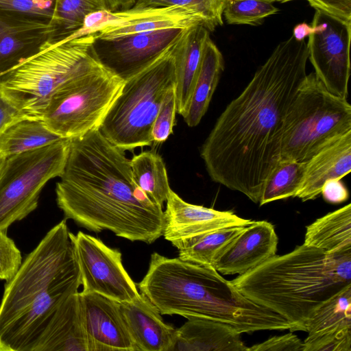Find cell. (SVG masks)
<instances>
[{
	"mask_svg": "<svg viewBox=\"0 0 351 351\" xmlns=\"http://www.w3.org/2000/svg\"><path fill=\"white\" fill-rule=\"evenodd\" d=\"M313 32L314 27L304 22L295 26L292 36L296 40L302 41Z\"/></svg>",
	"mask_w": 351,
	"mask_h": 351,
	"instance_id": "41",
	"label": "cell"
},
{
	"mask_svg": "<svg viewBox=\"0 0 351 351\" xmlns=\"http://www.w3.org/2000/svg\"><path fill=\"white\" fill-rule=\"evenodd\" d=\"M176 113V97L173 88L164 97L152 128V138L155 144L165 142L173 133Z\"/></svg>",
	"mask_w": 351,
	"mask_h": 351,
	"instance_id": "35",
	"label": "cell"
},
{
	"mask_svg": "<svg viewBox=\"0 0 351 351\" xmlns=\"http://www.w3.org/2000/svg\"><path fill=\"white\" fill-rule=\"evenodd\" d=\"M209 31L203 25L182 29L176 41L174 88L176 112L186 113Z\"/></svg>",
	"mask_w": 351,
	"mask_h": 351,
	"instance_id": "23",
	"label": "cell"
},
{
	"mask_svg": "<svg viewBox=\"0 0 351 351\" xmlns=\"http://www.w3.org/2000/svg\"><path fill=\"white\" fill-rule=\"evenodd\" d=\"M33 351H89L79 291L58 306Z\"/></svg>",
	"mask_w": 351,
	"mask_h": 351,
	"instance_id": "22",
	"label": "cell"
},
{
	"mask_svg": "<svg viewBox=\"0 0 351 351\" xmlns=\"http://www.w3.org/2000/svg\"><path fill=\"white\" fill-rule=\"evenodd\" d=\"M351 130V106L329 92L315 73L307 74L285 117L280 161L304 162Z\"/></svg>",
	"mask_w": 351,
	"mask_h": 351,
	"instance_id": "8",
	"label": "cell"
},
{
	"mask_svg": "<svg viewBox=\"0 0 351 351\" xmlns=\"http://www.w3.org/2000/svg\"><path fill=\"white\" fill-rule=\"evenodd\" d=\"M226 0H136L132 8L179 5L195 9L208 20L210 31L223 25V11Z\"/></svg>",
	"mask_w": 351,
	"mask_h": 351,
	"instance_id": "33",
	"label": "cell"
},
{
	"mask_svg": "<svg viewBox=\"0 0 351 351\" xmlns=\"http://www.w3.org/2000/svg\"><path fill=\"white\" fill-rule=\"evenodd\" d=\"M223 70V56L209 37L204 45L189 105L183 117L189 127L197 125L206 114Z\"/></svg>",
	"mask_w": 351,
	"mask_h": 351,
	"instance_id": "26",
	"label": "cell"
},
{
	"mask_svg": "<svg viewBox=\"0 0 351 351\" xmlns=\"http://www.w3.org/2000/svg\"><path fill=\"white\" fill-rule=\"evenodd\" d=\"M176 328L170 351H247L241 333L211 319L190 317Z\"/></svg>",
	"mask_w": 351,
	"mask_h": 351,
	"instance_id": "24",
	"label": "cell"
},
{
	"mask_svg": "<svg viewBox=\"0 0 351 351\" xmlns=\"http://www.w3.org/2000/svg\"><path fill=\"white\" fill-rule=\"evenodd\" d=\"M56 186L64 219L93 232L104 230L151 244L162 235V207L136 184L130 160L99 129L71 138L63 174Z\"/></svg>",
	"mask_w": 351,
	"mask_h": 351,
	"instance_id": "2",
	"label": "cell"
},
{
	"mask_svg": "<svg viewBox=\"0 0 351 351\" xmlns=\"http://www.w3.org/2000/svg\"><path fill=\"white\" fill-rule=\"evenodd\" d=\"M304 244L328 254H351V204L328 213L307 226Z\"/></svg>",
	"mask_w": 351,
	"mask_h": 351,
	"instance_id": "25",
	"label": "cell"
},
{
	"mask_svg": "<svg viewBox=\"0 0 351 351\" xmlns=\"http://www.w3.org/2000/svg\"><path fill=\"white\" fill-rule=\"evenodd\" d=\"M203 25L210 32L206 16L184 6L131 8L108 12V21L95 32L97 40L109 41L130 35L167 29H186Z\"/></svg>",
	"mask_w": 351,
	"mask_h": 351,
	"instance_id": "13",
	"label": "cell"
},
{
	"mask_svg": "<svg viewBox=\"0 0 351 351\" xmlns=\"http://www.w3.org/2000/svg\"><path fill=\"white\" fill-rule=\"evenodd\" d=\"M351 171V130L335 138L306 162L302 186L295 197L302 202L320 194L326 182L341 180Z\"/></svg>",
	"mask_w": 351,
	"mask_h": 351,
	"instance_id": "21",
	"label": "cell"
},
{
	"mask_svg": "<svg viewBox=\"0 0 351 351\" xmlns=\"http://www.w3.org/2000/svg\"><path fill=\"white\" fill-rule=\"evenodd\" d=\"M245 226L217 230L188 239L173 246L178 250V258L180 259L213 267L221 252Z\"/></svg>",
	"mask_w": 351,
	"mask_h": 351,
	"instance_id": "30",
	"label": "cell"
},
{
	"mask_svg": "<svg viewBox=\"0 0 351 351\" xmlns=\"http://www.w3.org/2000/svg\"><path fill=\"white\" fill-rule=\"evenodd\" d=\"M26 118L18 109L0 95V135L13 123Z\"/></svg>",
	"mask_w": 351,
	"mask_h": 351,
	"instance_id": "40",
	"label": "cell"
},
{
	"mask_svg": "<svg viewBox=\"0 0 351 351\" xmlns=\"http://www.w3.org/2000/svg\"><path fill=\"white\" fill-rule=\"evenodd\" d=\"M82 285L66 219L53 226L5 285L0 351H33L58 306Z\"/></svg>",
	"mask_w": 351,
	"mask_h": 351,
	"instance_id": "3",
	"label": "cell"
},
{
	"mask_svg": "<svg viewBox=\"0 0 351 351\" xmlns=\"http://www.w3.org/2000/svg\"><path fill=\"white\" fill-rule=\"evenodd\" d=\"M41 119L23 118L0 135V158L40 148L60 140Z\"/></svg>",
	"mask_w": 351,
	"mask_h": 351,
	"instance_id": "27",
	"label": "cell"
},
{
	"mask_svg": "<svg viewBox=\"0 0 351 351\" xmlns=\"http://www.w3.org/2000/svg\"><path fill=\"white\" fill-rule=\"evenodd\" d=\"M100 10H109L106 0H54L49 44L65 40L82 27L88 14Z\"/></svg>",
	"mask_w": 351,
	"mask_h": 351,
	"instance_id": "29",
	"label": "cell"
},
{
	"mask_svg": "<svg viewBox=\"0 0 351 351\" xmlns=\"http://www.w3.org/2000/svg\"><path fill=\"white\" fill-rule=\"evenodd\" d=\"M247 351H304V342L298 336L289 332L247 347Z\"/></svg>",
	"mask_w": 351,
	"mask_h": 351,
	"instance_id": "37",
	"label": "cell"
},
{
	"mask_svg": "<svg viewBox=\"0 0 351 351\" xmlns=\"http://www.w3.org/2000/svg\"><path fill=\"white\" fill-rule=\"evenodd\" d=\"M3 159H4V158H0V168H1V165H2V162H3Z\"/></svg>",
	"mask_w": 351,
	"mask_h": 351,
	"instance_id": "44",
	"label": "cell"
},
{
	"mask_svg": "<svg viewBox=\"0 0 351 351\" xmlns=\"http://www.w3.org/2000/svg\"><path fill=\"white\" fill-rule=\"evenodd\" d=\"M130 166L138 187L162 207L171 190L162 158L155 152H142L130 159Z\"/></svg>",
	"mask_w": 351,
	"mask_h": 351,
	"instance_id": "28",
	"label": "cell"
},
{
	"mask_svg": "<svg viewBox=\"0 0 351 351\" xmlns=\"http://www.w3.org/2000/svg\"><path fill=\"white\" fill-rule=\"evenodd\" d=\"M321 194L330 204H341L349 197V192L341 180H330L324 184Z\"/></svg>",
	"mask_w": 351,
	"mask_h": 351,
	"instance_id": "39",
	"label": "cell"
},
{
	"mask_svg": "<svg viewBox=\"0 0 351 351\" xmlns=\"http://www.w3.org/2000/svg\"><path fill=\"white\" fill-rule=\"evenodd\" d=\"M182 30L162 29L109 41L95 39L94 48L101 64L125 81L176 40Z\"/></svg>",
	"mask_w": 351,
	"mask_h": 351,
	"instance_id": "14",
	"label": "cell"
},
{
	"mask_svg": "<svg viewBox=\"0 0 351 351\" xmlns=\"http://www.w3.org/2000/svg\"><path fill=\"white\" fill-rule=\"evenodd\" d=\"M23 259L14 241L0 229V280L8 281L19 269Z\"/></svg>",
	"mask_w": 351,
	"mask_h": 351,
	"instance_id": "36",
	"label": "cell"
},
{
	"mask_svg": "<svg viewBox=\"0 0 351 351\" xmlns=\"http://www.w3.org/2000/svg\"><path fill=\"white\" fill-rule=\"evenodd\" d=\"M176 40L124 81L104 117L99 130L117 147L132 150L153 143L154 121L166 94L176 85Z\"/></svg>",
	"mask_w": 351,
	"mask_h": 351,
	"instance_id": "7",
	"label": "cell"
},
{
	"mask_svg": "<svg viewBox=\"0 0 351 351\" xmlns=\"http://www.w3.org/2000/svg\"><path fill=\"white\" fill-rule=\"evenodd\" d=\"M308 36V59L315 74L332 94L347 99L350 75L351 22L315 10Z\"/></svg>",
	"mask_w": 351,
	"mask_h": 351,
	"instance_id": "12",
	"label": "cell"
},
{
	"mask_svg": "<svg viewBox=\"0 0 351 351\" xmlns=\"http://www.w3.org/2000/svg\"><path fill=\"white\" fill-rule=\"evenodd\" d=\"M278 237L267 221H253L224 248L213 267L225 275L243 274L276 255Z\"/></svg>",
	"mask_w": 351,
	"mask_h": 351,
	"instance_id": "18",
	"label": "cell"
},
{
	"mask_svg": "<svg viewBox=\"0 0 351 351\" xmlns=\"http://www.w3.org/2000/svg\"><path fill=\"white\" fill-rule=\"evenodd\" d=\"M77 262L82 293H95L119 302H132L141 293L126 271L121 252L101 239L79 231L70 232Z\"/></svg>",
	"mask_w": 351,
	"mask_h": 351,
	"instance_id": "11",
	"label": "cell"
},
{
	"mask_svg": "<svg viewBox=\"0 0 351 351\" xmlns=\"http://www.w3.org/2000/svg\"><path fill=\"white\" fill-rule=\"evenodd\" d=\"M315 10L351 22V0H307Z\"/></svg>",
	"mask_w": 351,
	"mask_h": 351,
	"instance_id": "38",
	"label": "cell"
},
{
	"mask_svg": "<svg viewBox=\"0 0 351 351\" xmlns=\"http://www.w3.org/2000/svg\"><path fill=\"white\" fill-rule=\"evenodd\" d=\"M306 332L304 351H351V286L317 308Z\"/></svg>",
	"mask_w": 351,
	"mask_h": 351,
	"instance_id": "16",
	"label": "cell"
},
{
	"mask_svg": "<svg viewBox=\"0 0 351 351\" xmlns=\"http://www.w3.org/2000/svg\"><path fill=\"white\" fill-rule=\"evenodd\" d=\"M247 298L306 332L315 311L351 286V254L332 255L302 244L231 281Z\"/></svg>",
	"mask_w": 351,
	"mask_h": 351,
	"instance_id": "5",
	"label": "cell"
},
{
	"mask_svg": "<svg viewBox=\"0 0 351 351\" xmlns=\"http://www.w3.org/2000/svg\"><path fill=\"white\" fill-rule=\"evenodd\" d=\"M0 10L50 24L54 0H0Z\"/></svg>",
	"mask_w": 351,
	"mask_h": 351,
	"instance_id": "34",
	"label": "cell"
},
{
	"mask_svg": "<svg viewBox=\"0 0 351 351\" xmlns=\"http://www.w3.org/2000/svg\"><path fill=\"white\" fill-rule=\"evenodd\" d=\"M269 1H271L272 2L278 1V2H280V3H285V2H288L290 1H293V0H269Z\"/></svg>",
	"mask_w": 351,
	"mask_h": 351,
	"instance_id": "43",
	"label": "cell"
},
{
	"mask_svg": "<svg viewBox=\"0 0 351 351\" xmlns=\"http://www.w3.org/2000/svg\"><path fill=\"white\" fill-rule=\"evenodd\" d=\"M123 82L100 64L58 87L41 120L62 138L79 137L99 129Z\"/></svg>",
	"mask_w": 351,
	"mask_h": 351,
	"instance_id": "9",
	"label": "cell"
},
{
	"mask_svg": "<svg viewBox=\"0 0 351 351\" xmlns=\"http://www.w3.org/2000/svg\"><path fill=\"white\" fill-rule=\"evenodd\" d=\"M278 11L269 0H226L223 15L228 24L258 25Z\"/></svg>",
	"mask_w": 351,
	"mask_h": 351,
	"instance_id": "32",
	"label": "cell"
},
{
	"mask_svg": "<svg viewBox=\"0 0 351 351\" xmlns=\"http://www.w3.org/2000/svg\"><path fill=\"white\" fill-rule=\"evenodd\" d=\"M49 23L0 10V75L51 45Z\"/></svg>",
	"mask_w": 351,
	"mask_h": 351,
	"instance_id": "19",
	"label": "cell"
},
{
	"mask_svg": "<svg viewBox=\"0 0 351 351\" xmlns=\"http://www.w3.org/2000/svg\"><path fill=\"white\" fill-rule=\"evenodd\" d=\"M71 138L5 158L0 168V229L7 230L38 206L46 183L63 174Z\"/></svg>",
	"mask_w": 351,
	"mask_h": 351,
	"instance_id": "10",
	"label": "cell"
},
{
	"mask_svg": "<svg viewBox=\"0 0 351 351\" xmlns=\"http://www.w3.org/2000/svg\"><path fill=\"white\" fill-rule=\"evenodd\" d=\"M166 203L162 235L173 245L217 230L244 226L253 221L241 218L232 211H221L188 203L172 189Z\"/></svg>",
	"mask_w": 351,
	"mask_h": 351,
	"instance_id": "15",
	"label": "cell"
},
{
	"mask_svg": "<svg viewBox=\"0 0 351 351\" xmlns=\"http://www.w3.org/2000/svg\"><path fill=\"white\" fill-rule=\"evenodd\" d=\"M307 42H280L217 119L201 148L211 180L258 204L280 162L285 117L306 73Z\"/></svg>",
	"mask_w": 351,
	"mask_h": 351,
	"instance_id": "1",
	"label": "cell"
},
{
	"mask_svg": "<svg viewBox=\"0 0 351 351\" xmlns=\"http://www.w3.org/2000/svg\"><path fill=\"white\" fill-rule=\"evenodd\" d=\"M109 11L128 10L134 6L136 0H106Z\"/></svg>",
	"mask_w": 351,
	"mask_h": 351,
	"instance_id": "42",
	"label": "cell"
},
{
	"mask_svg": "<svg viewBox=\"0 0 351 351\" xmlns=\"http://www.w3.org/2000/svg\"><path fill=\"white\" fill-rule=\"evenodd\" d=\"M136 286L161 315L211 319L241 334L295 331L285 318L247 298L212 266L154 252L146 274Z\"/></svg>",
	"mask_w": 351,
	"mask_h": 351,
	"instance_id": "4",
	"label": "cell"
},
{
	"mask_svg": "<svg viewBox=\"0 0 351 351\" xmlns=\"http://www.w3.org/2000/svg\"><path fill=\"white\" fill-rule=\"evenodd\" d=\"M306 162L280 161L267 178L258 204L295 197L303 182Z\"/></svg>",
	"mask_w": 351,
	"mask_h": 351,
	"instance_id": "31",
	"label": "cell"
},
{
	"mask_svg": "<svg viewBox=\"0 0 351 351\" xmlns=\"http://www.w3.org/2000/svg\"><path fill=\"white\" fill-rule=\"evenodd\" d=\"M80 295L89 351H135L120 302L95 293Z\"/></svg>",
	"mask_w": 351,
	"mask_h": 351,
	"instance_id": "17",
	"label": "cell"
},
{
	"mask_svg": "<svg viewBox=\"0 0 351 351\" xmlns=\"http://www.w3.org/2000/svg\"><path fill=\"white\" fill-rule=\"evenodd\" d=\"M95 34L58 43L0 75V95L26 118L41 119L62 84L101 64Z\"/></svg>",
	"mask_w": 351,
	"mask_h": 351,
	"instance_id": "6",
	"label": "cell"
},
{
	"mask_svg": "<svg viewBox=\"0 0 351 351\" xmlns=\"http://www.w3.org/2000/svg\"><path fill=\"white\" fill-rule=\"evenodd\" d=\"M120 309L135 351H170L176 328L164 322L146 296L141 293L132 302H120Z\"/></svg>",
	"mask_w": 351,
	"mask_h": 351,
	"instance_id": "20",
	"label": "cell"
}]
</instances>
